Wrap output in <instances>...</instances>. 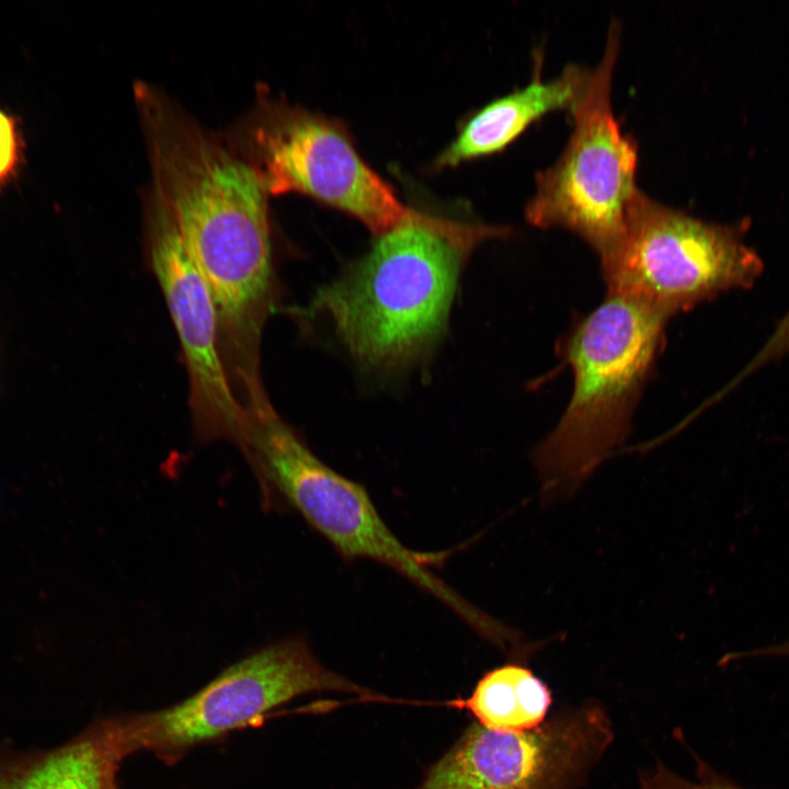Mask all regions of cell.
Masks as SVG:
<instances>
[{
	"instance_id": "12",
	"label": "cell",
	"mask_w": 789,
	"mask_h": 789,
	"mask_svg": "<svg viewBox=\"0 0 789 789\" xmlns=\"http://www.w3.org/2000/svg\"><path fill=\"white\" fill-rule=\"evenodd\" d=\"M121 761L99 720L54 748L0 745V789H114Z\"/></svg>"
},
{
	"instance_id": "3",
	"label": "cell",
	"mask_w": 789,
	"mask_h": 789,
	"mask_svg": "<svg viewBox=\"0 0 789 789\" xmlns=\"http://www.w3.org/2000/svg\"><path fill=\"white\" fill-rule=\"evenodd\" d=\"M667 321L639 302L606 295L567 335L562 352L574 375L572 397L533 453L545 500L570 495L625 442Z\"/></svg>"
},
{
	"instance_id": "15",
	"label": "cell",
	"mask_w": 789,
	"mask_h": 789,
	"mask_svg": "<svg viewBox=\"0 0 789 789\" xmlns=\"http://www.w3.org/2000/svg\"><path fill=\"white\" fill-rule=\"evenodd\" d=\"M23 141L15 118L0 107V188L18 174Z\"/></svg>"
},
{
	"instance_id": "17",
	"label": "cell",
	"mask_w": 789,
	"mask_h": 789,
	"mask_svg": "<svg viewBox=\"0 0 789 789\" xmlns=\"http://www.w3.org/2000/svg\"><path fill=\"white\" fill-rule=\"evenodd\" d=\"M757 654H779V655H789V642H785L782 644L771 647L765 650L757 651L755 653H751V655H757Z\"/></svg>"
},
{
	"instance_id": "14",
	"label": "cell",
	"mask_w": 789,
	"mask_h": 789,
	"mask_svg": "<svg viewBox=\"0 0 789 789\" xmlns=\"http://www.w3.org/2000/svg\"><path fill=\"white\" fill-rule=\"evenodd\" d=\"M696 761V781L685 779L659 763L655 768L641 774L638 789H742L698 757Z\"/></svg>"
},
{
	"instance_id": "10",
	"label": "cell",
	"mask_w": 789,
	"mask_h": 789,
	"mask_svg": "<svg viewBox=\"0 0 789 789\" xmlns=\"http://www.w3.org/2000/svg\"><path fill=\"white\" fill-rule=\"evenodd\" d=\"M150 264L175 327L190 381V408L196 438L228 441L237 447L248 414L224 363L211 293L180 242L146 224Z\"/></svg>"
},
{
	"instance_id": "8",
	"label": "cell",
	"mask_w": 789,
	"mask_h": 789,
	"mask_svg": "<svg viewBox=\"0 0 789 789\" xmlns=\"http://www.w3.org/2000/svg\"><path fill=\"white\" fill-rule=\"evenodd\" d=\"M230 139L267 194L309 195L352 215L377 236L412 211L366 164L339 124L304 107L261 95Z\"/></svg>"
},
{
	"instance_id": "16",
	"label": "cell",
	"mask_w": 789,
	"mask_h": 789,
	"mask_svg": "<svg viewBox=\"0 0 789 789\" xmlns=\"http://www.w3.org/2000/svg\"><path fill=\"white\" fill-rule=\"evenodd\" d=\"M789 351V310L780 320L769 339L754 356V358L745 366L739 375L737 380L748 376L767 362L781 356Z\"/></svg>"
},
{
	"instance_id": "11",
	"label": "cell",
	"mask_w": 789,
	"mask_h": 789,
	"mask_svg": "<svg viewBox=\"0 0 789 789\" xmlns=\"http://www.w3.org/2000/svg\"><path fill=\"white\" fill-rule=\"evenodd\" d=\"M541 64L540 55L536 54L529 83L474 113L438 156L435 165L451 167L498 152L546 114L558 110L571 113L584 94L592 71L570 64L556 78L545 80L541 78Z\"/></svg>"
},
{
	"instance_id": "13",
	"label": "cell",
	"mask_w": 789,
	"mask_h": 789,
	"mask_svg": "<svg viewBox=\"0 0 789 789\" xmlns=\"http://www.w3.org/2000/svg\"><path fill=\"white\" fill-rule=\"evenodd\" d=\"M552 702L550 688L518 661L483 674L471 695L449 705L470 711L484 728L523 732L540 727Z\"/></svg>"
},
{
	"instance_id": "6",
	"label": "cell",
	"mask_w": 789,
	"mask_h": 789,
	"mask_svg": "<svg viewBox=\"0 0 789 789\" xmlns=\"http://www.w3.org/2000/svg\"><path fill=\"white\" fill-rule=\"evenodd\" d=\"M619 30L610 26L605 53L571 112L574 128L560 158L537 173L526 219L539 228H564L581 237L599 259L621 241L640 190L638 147L616 121L611 78Z\"/></svg>"
},
{
	"instance_id": "7",
	"label": "cell",
	"mask_w": 789,
	"mask_h": 789,
	"mask_svg": "<svg viewBox=\"0 0 789 789\" xmlns=\"http://www.w3.org/2000/svg\"><path fill=\"white\" fill-rule=\"evenodd\" d=\"M601 265L607 295L668 319L723 291L751 287L763 272L735 226L704 221L641 191L621 241Z\"/></svg>"
},
{
	"instance_id": "9",
	"label": "cell",
	"mask_w": 789,
	"mask_h": 789,
	"mask_svg": "<svg viewBox=\"0 0 789 789\" xmlns=\"http://www.w3.org/2000/svg\"><path fill=\"white\" fill-rule=\"evenodd\" d=\"M613 736L609 718L596 702L523 732L474 722L419 789H575Z\"/></svg>"
},
{
	"instance_id": "4",
	"label": "cell",
	"mask_w": 789,
	"mask_h": 789,
	"mask_svg": "<svg viewBox=\"0 0 789 789\" xmlns=\"http://www.w3.org/2000/svg\"><path fill=\"white\" fill-rule=\"evenodd\" d=\"M248 428L239 449L250 466L264 508L298 513L345 559L389 567L441 601L474 631L489 616L431 568L445 552L411 550L391 531L361 484L321 461L279 418L266 395L245 405Z\"/></svg>"
},
{
	"instance_id": "18",
	"label": "cell",
	"mask_w": 789,
	"mask_h": 789,
	"mask_svg": "<svg viewBox=\"0 0 789 789\" xmlns=\"http://www.w3.org/2000/svg\"><path fill=\"white\" fill-rule=\"evenodd\" d=\"M114 789H118V787L116 786Z\"/></svg>"
},
{
	"instance_id": "1",
	"label": "cell",
	"mask_w": 789,
	"mask_h": 789,
	"mask_svg": "<svg viewBox=\"0 0 789 789\" xmlns=\"http://www.w3.org/2000/svg\"><path fill=\"white\" fill-rule=\"evenodd\" d=\"M134 92L150 168L146 224L170 232L204 277L232 386L256 385L274 305L268 194L228 141L163 91L139 81Z\"/></svg>"
},
{
	"instance_id": "5",
	"label": "cell",
	"mask_w": 789,
	"mask_h": 789,
	"mask_svg": "<svg viewBox=\"0 0 789 789\" xmlns=\"http://www.w3.org/2000/svg\"><path fill=\"white\" fill-rule=\"evenodd\" d=\"M323 690L368 694L323 666L305 639L290 637L239 660L181 702L103 722L122 759L149 751L171 764L194 746L254 723L297 696Z\"/></svg>"
},
{
	"instance_id": "2",
	"label": "cell",
	"mask_w": 789,
	"mask_h": 789,
	"mask_svg": "<svg viewBox=\"0 0 789 789\" xmlns=\"http://www.w3.org/2000/svg\"><path fill=\"white\" fill-rule=\"evenodd\" d=\"M510 229L435 217L415 209L377 236L370 251L317 294L361 363L396 368L430 350L442 333L460 271L473 249Z\"/></svg>"
}]
</instances>
